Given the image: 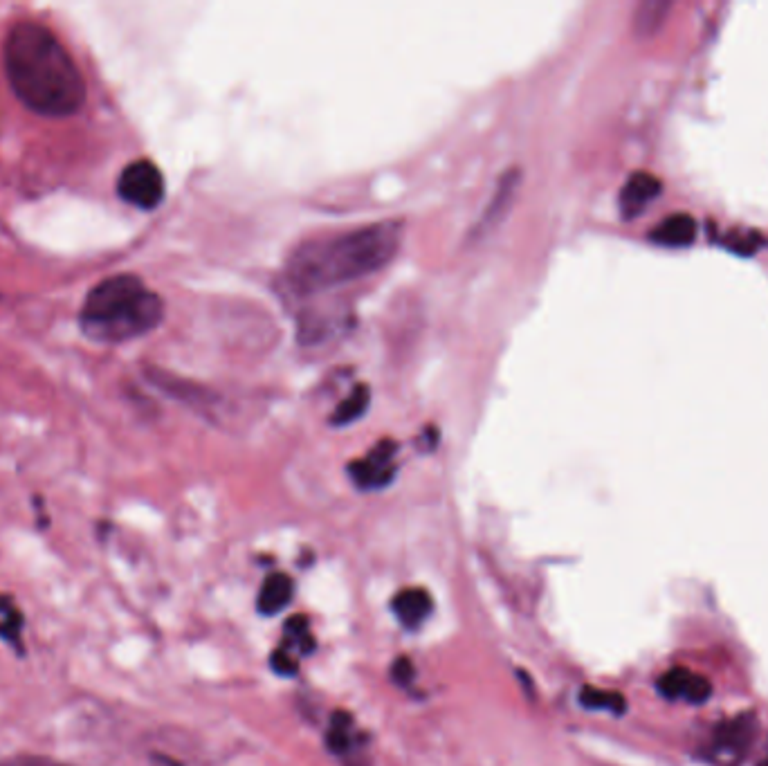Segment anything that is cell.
Segmentation results:
<instances>
[{
    "instance_id": "obj_1",
    "label": "cell",
    "mask_w": 768,
    "mask_h": 766,
    "mask_svg": "<svg viewBox=\"0 0 768 766\" xmlns=\"http://www.w3.org/2000/svg\"><path fill=\"white\" fill-rule=\"evenodd\" d=\"M3 63L14 95L45 117L75 115L86 102V84L72 54L50 27L16 23L7 32Z\"/></svg>"
},
{
    "instance_id": "obj_2",
    "label": "cell",
    "mask_w": 768,
    "mask_h": 766,
    "mask_svg": "<svg viewBox=\"0 0 768 766\" xmlns=\"http://www.w3.org/2000/svg\"><path fill=\"white\" fill-rule=\"evenodd\" d=\"M402 223L384 221L301 243L286 263V284L295 295H315L376 275L396 259Z\"/></svg>"
},
{
    "instance_id": "obj_3",
    "label": "cell",
    "mask_w": 768,
    "mask_h": 766,
    "mask_svg": "<svg viewBox=\"0 0 768 766\" xmlns=\"http://www.w3.org/2000/svg\"><path fill=\"white\" fill-rule=\"evenodd\" d=\"M162 317L164 302L140 277L115 275L86 295L79 326L93 342L122 344L155 331Z\"/></svg>"
},
{
    "instance_id": "obj_4",
    "label": "cell",
    "mask_w": 768,
    "mask_h": 766,
    "mask_svg": "<svg viewBox=\"0 0 768 766\" xmlns=\"http://www.w3.org/2000/svg\"><path fill=\"white\" fill-rule=\"evenodd\" d=\"M164 176L151 160H135L120 173L117 194L137 209H155L164 200Z\"/></svg>"
},
{
    "instance_id": "obj_5",
    "label": "cell",
    "mask_w": 768,
    "mask_h": 766,
    "mask_svg": "<svg viewBox=\"0 0 768 766\" xmlns=\"http://www.w3.org/2000/svg\"><path fill=\"white\" fill-rule=\"evenodd\" d=\"M396 443L384 441L378 448H373L367 457L351 463V477L364 490H378L384 488L396 474Z\"/></svg>"
},
{
    "instance_id": "obj_6",
    "label": "cell",
    "mask_w": 768,
    "mask_h": 766,
    "mask_svg": "<svg viewBox=\"0 0 768 766\" xmlns=\"http://www.w3.org/2000/svg\"><path fill=\"white\" fill-rule=\"evenodd\" d=\"M663 191V182L658 180L654 173L647 171H636L627 178L625 187L620 189V214L623 218H636L647 205H652L654 200L661 196Z\"/></svg>"
},
{
    "instance_id": "obj_7",
    "label": "cell",
    "mask_w": 768,
    "mask_h": 766,
    "mask_svg": "<svg viewBox=\"0 0 768 766\" xmlns=\"http://www.w3.org/2000/svg\"><path fill=\"white\" fill-rule=\"evenodd\" d=\"M658 690L667 699H685L690 704H703L712 695V683L685 668H672L658 679Z\"/></svg>"
},
{
    "instance_id": "obj_8",
    "label": "cell",
    "mask_w": 768,
    "mask_h": 766,
    "mask_svg": "<svg viewBox=\"0 0 768 766\" xmlns=\"http://www.w3.org/2000/svg\"><path fill=\"white\" fill-rule=\"evenodd\" d=\"M519 169H510L504 178L499 180V185L495 189V196H492V200L488 203V207L483 209V214L479 218L477 227L472 230V236L474 239H479V236H486L488 232L495 230V227L504 221L508 209L512 205V200H515L517 196V189H519Z\"/></svg>"
},
{
    "instance_id": "obj_9",
    "label": "cell",
    "mask_w": 768,
    "mask_h": 766,
    "mask_svg": "<svg viewBox=\"0 0 768 766\" xmlns=\"http://www.w3.org/2000/svg\"><path fill=\"white\" fill-rule=\"evenodd\" d=\"M697 234L699 225L690 214H672L649 232V239L665 248H688L697 239Z\"/></svg>"
},
{
    "instance_id": "obj_10",
    "label": "cell",
    "mask_w": 768,
    "mask_h": 766,
    "mask_svg": "<svg viewBox=\"0 0 768 766\" xmlns=\"http://www.w3.org/2000/svg\"><path fill=\"white\" fill-rule=\"evenodd\" d=\"M674 9L672 0H643L638 3L632 21V32L638 41H649L663 30Z\"/></svg>"
},
{
    "instance_id": "obj_11",
    "label": "cell",
    "mask_w": 768,
    "mask_h": 766,
    "mask_svg": "<svg viewBox=\"0 0 768 766\" xmlns=\"http://www.w3.org/2000/svg\"><path fill=\"white\" fill-rule=\"evenodd\" d=\"M391 607H393V612H396L402 625L414 629L423 623L429 614H432L434 600L425 589L409 587V589H402L400 594L393 598Z\"/></svg>"
},
{
    "instance_id": "obj_12",
    "label": "cell",
    "mask_w": 768,
    "mask_h": 766,
    "mask_svg": "<svg viewBox=\"0 0 768 766\" xmlns=\"http://www.w3.org/2000/svg\"><path fill=\"white\" fill-rule=\"evenodd\" d=\"M755 717L751 713L739 715L730 722L717 726L715 731V749L726 753H742L755 737Z\"/></svg>"
},
{
    "instance_id": "obj_13",
    "label": "cell",
    "mask_w": 768,
    "mask_h": 766,
    "mask_svg": "<svg viewBox=\"0 0 768 766\" xmlns=\"http://www.w3.org/2000/svg\"><path fill=\"white\" fill-rule=\"evenodd\" d=\"M292 591H295V585H292L290 576H286V573H272L263 582L259 598H256V607H259L263 616L279 614L292 600Z\"/></svg>"
},
{
    "instance_id": "obj_14",
    "label": "cell",
    "mask_w": 768,
    "mask_h": 766,
    "mask_svg": "<svg viewBox=\"0 0 768 766\" xmlns=\"http://www.w3.org/2000/svg\"><path fill=\"white\" fill-rule=\"evenodd\" d=\"M23 629H25L23 609L18 607V603L12 596L0 594V641H5L9 647L18 650V654H23L25 652Z\"/></svg>"
},
{
    "instance_id": "obj_15",
    "label": "cell",
    "mask_w": 768,
    "mask_h": 766,
    "mask_svg": "<svg viewBox=\"0 0 768 766\" xmlns=\"http://www.w3.org/2000/svg\"><path fill=\"white\" fill-rule=\"evenodd\" d=\"M369 387L367 385H358L355 387L349 398H344L340 405H337V409L333 412V418L331 423L335 427H342V425H351L355 421H360V418L367 414L369 409Z\"/></svg>"
},
{
    "instance_id": "obj_16",
    "label": "cell",
    "mask_w": 768,
    "mask_h": 766,
    "mask_svg": "<svg viewBox=\"0 0 768 766\" xmlns=\"http://www.w3.org/2000/svg\"><path fill=\"white\" fill-rule=\"evenodd\" d=\"M582 706H587L591 710H611V713H625L627 701L623 695L611 690H598V688H584L580 695Z\"/></svg>"
},
{
    "instance_id": "obj_17",
    "label": "cell",
    "mask_w": 768,
    "mask_h": 766,
    "mask_svg": "<svg viewBox=\"0 0 768 766\" xmlns=\"http://www.w3.org/2000/svg\"><path fill=\"white\" fill-rule=\"evenodd\" d=\"M328 749L333 753H346L351 746V717L344 713H335L331 719V728L326 735Z\"/></svg>"
},
{
    "instance_id": "obj_18",
    "label": "cell",
    "mask_w": 768,
    "mask_h": 766,
    "mask_svg": "<svg viewBox=\"0 0 768 766\" xmlns=\"http://www.w3.org/2000/svg\"><path fill=\"white\" fill-rule=\"evenodd\" d=\"M272 668L279 674H283V677H292V674H297L299 665L295 661V656H292L286 647H281V650L272 654Z\"/></svg>"
},
{
    "instance_id": "obj_19",
    "label": "cell",
    "mask_w": 768,
    "mask_h": 766,
    "mask_svg": "<svg viewBox=\"0 0 768 766\" xmlns=\"http://www.w3.org/2000/svg\"><path fill=\"white\" fill-rule=\"evenodd\" d=\"M0 766H70V764H63L52 758H43V755H14V758L0 760Z\"/></svg>"
},
{
    "instance_id": "obj_20",
    "label": "cell",
    "mask_w": 768,
    "mask_h": 766,
    "mask_svg": "<svg viewBox=\"0 0 768 766\" xmlns=\"http://www.w3.org/2000/svg\"><path fill=\"white\" fill-rule=\"evenodd\" d=\"M393 679L402 683V686H407V683L414 679V663H411L407 656H400V659L393 663Z\"/></svg>"
}]
</instances>
